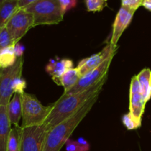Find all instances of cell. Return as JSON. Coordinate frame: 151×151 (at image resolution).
<instances>
[{
    "instance_id": "cell-1",
    "label": "cell",
    "mask_w": 151,
    "mask_h": 151,
    "mask_svg": "<svg viewBox=\"0 0 151 151\" xmlns=\"http://www.w3.org/2000/svg\"><path fill=\"white\" fill-rule=\"evenodd\" d=\"M107 75L103 79L83 91L74 94H63L52 104V109L44 124L47 131L60 124L65 119L78 111L88 100L97 94H100Z\"/></svg>"
},
{
    "instance_id": "cell-2",
    "label": "cell",
    "mask_w": 151,
    "mask_h": 151,
    "mask_svg": "<svg viewBox=\"0 0 151 151\" xmlns=\"http://www.w3.org/2000/svg\"><path fill=\"white\" fill-rule=\"evenodd\" d=\"M97 94L88 100L78 111L64 121L47 131L44 151H60L66 142L69 139L71 134L81 123V121L89 113L93 106L98 99Z\"/></svg>"
},
{
    "instance_id": "cell-3",
    "label": "cell",
    "mask_w": 151,
    "mask_h": 151,
    "mask_svg": "<svg viewBox=\"0 0 151 151\" xmlns=\"http://www.w3.org/2000/svg\"><path fill=\"white\" fill-rule=\"evenodd\" d=\"M24 9L33 15L34 27L57 24L64 16L59 0H38Z\"/></svg>"
},
{
    "instance_id": "cell-4",
    "label": "cell",
    "mask_w": 151,
    "mask_h": 151,
    "mask_svg": "<svg viewBox=\"0 0 151 151\" xmlns=\"http://www.w3.org/2000/svg\"><path fill=\"white\" fill-rule=\"evenodd\" d=\"M52 109V105L45 106L35 96L24 92L22 94V125L21 127L43 125Z\"/></svg>"
},
{
    "instance_id": "cell-5",
    "label": "cell",
    "mask_w": 151,
    "mask_h": 151,
    "mask_svg": "<svg viewBox=\"0 0 151 151\" xmlns=\"http://www.w3.org/2000/svg\"><path fill=\"white\" fill-rule=\"evenodd\" d=\"M23 56L17 58L16 63L11 66L1 69L0 72V106H7L14 94L13 86L17 78H22L23 69Z\"/></svg>"
},
{
    "instance_id": "cell-6",
    "label": "cell",
    "mask_w": 151,
    "mask_h": 151,
    "mask_svg": "<svg viewBox=\"0 0 151 151\" xmlns=\"http://www.w3.org/2000/svg\"><path fill=\"white\" fill-rule=\"evenodd\" d=\"M5 27L16 44L29 29L34 27V16L32 13L24 9H19L8 21Z\"/></svg>"
},
{
    "instance_id": "cell-7",
    "label": "cell",
    "mask_w": 151,
    "mask_h": 151,
    "mask_svg": "<svg viewBox=\"0 0 151 151\" xmlns=\"http://www.w3.org/2000/svg\"><path fill=\"white\" fill-rule=\"evenodd\" d=\"M47 134L44 125L22 127L21 151H44Z\"/></svg>"
},
{
    "instance_id": "cell-8",
    "label": "cell",
    "mask_w": 151,
    "mask_h": 151,
    "mask_svg": "<svg viewBox=\"0 0 151 151\" xmlns=\"http://www.w3.org/2000/svg\"><path fill=\"white\" fill-rule=\"evenodd\" d=\"M114 55V54L108 58L106 60H105L98 67L90 71L89 72L81 77L78 83L73 88H71L69 91L63 92V94L69 95V94H78V93L88 89L90 87L97 83L100 80L103 79L105 76L107 75L108 70H109Z\"/></svg>"
},
{
    "instance_id": "cell-9",
    "label": "cell",
    "mask_w": 151,
    "mask_h": 151,
    "mask_svg": "<svg viewBox=\"0 0 151 151\" xmlns=\"http://www.w3.org/2000/svg\"><path fill=\"white\" fill-rule=\"evenodd\" d=\"M146 103L147 102L140 90L137 76L135 75L131 79L130 86L129 113L139 125H142V117L144 114Z\"/></svg>"
},
{
    "instance_id": "cell-10",
    "label": "cell",
    "mask_w": 151,
    "mask_h": 151,
    "mask_svg": "<svg viewBox=\"0 0 151 151\" xmlns=\"http://www.w3.org/2000/svg\"><path fill=\"white\" fill-rule=\"evenodd\" d=\"M136 10L122 6L118 11L113 24L111 39L110 44L116 47L118 41L125 29L128 27L133 19Z\"/></svg>"
},
{
    "instance_id": "cell-11",
    "label": "cell",
    "mask_w": 151,
    "mask_h": 151,
    "mask_svg": "<svg viewBox=\"0 0 151 151\" xmlns=\"http://www.w3.org/2000/svg\"><path fill=\"white\" fill-rule=\"evenodd\" d=\"M116 50V47H114L111 44H109L100 52L81 60L78 66V69H79L81 75L83 76L84 75L89 72L90 71L98 67L105 60H106L108 58L114 54Z\"/></svg>"
},
{
    "instance_id": "cell-12",
    "label": "cell",
    "mask_w": 151,
    "mask_h": 151,
    "mask_svg": "<svg viewBox=\"0 0 151 151\" xmlns=\"http://www.w3.org/2000/svg\"><path fill=\"white\" fill-rule=\"evenodd\" d=\"M73 66V62L70 59H62L60 60H51L46 66V71L52 77L58 85L60 84V79L63 74Z\"/></svg>"
},
{
    "instance_id": "cell-13",
    "label": "cell",
    "mask_w": 151,
    "mask_h": 151,
    "mask_svg": "<svg viewBox=\"0 0 151 151\" xmlns=\"http://www.w3.org/2000/svg\"><path fill=\"white\" fill-rule=\"evenodd\" d=\"M10 120L7 114V106H0V151H7L10 137Z\"/></svg>"
},
{
    "instance_id": "cell-14",
    "label": "cell",
    "mask_w": 151,
    "mask_h": 151,
    "mask_svg": "<svg viewBox=\"0 0 151 151\" xmlns=\"http://www.w3.org/2000/svg\"><path fill=\"white\" fill-rule=\"evenodd\" d=\"M7 114L10 124L15 127L19 126V122L22 117V94L14 93L7 106Z\"/></svg>"
},
{
    "instance_id": "cell-15",
    "label": "cell",
    "mask_w": 151,
    "mask_h": 151,
    "mask_svg": "<svg viewBox=\"0 0 151 151\" xmlns=\"http://www.w3.org/2000/svg\"><path fill=\"white\" fill-rule=\"evenodd\" d=\"M19 9V0H5L0 4V29L6 26Z\"/></svg>"
},
{
    "instance_id": "cell-16",
    "label": "cell",
    "mask_w": 151,
    "mask_h": 151,
    "mask_svg": "<svg viewBox=\"0 0 151 151\" xmlns=\"http://www.w3.org/2000/svg\"><path fill=\"white\" fill-rule=\"evenodd\" d=\"M137 76L142 94L145 101H149L151 98V70L149 68L142 69Z\"/></svg>"
},
{
    "instance_id": "cell-17",
    "label": "cell",
    "mask_w": 151,
    "mask_h": 151,
    "mask_svg": "<svg viewBox=\"0 0 151 151\" xmlns=\"http://www.w3.org/2000/svg\"><path fill=\"white\" fill-rule=\"evenodd\" d=\"M82 75L78 67L72 68V69H68L60 78L59 85L63 86L64 88V92H66L78 83Z\"/></svg>"
},
{
    "instance_id": "cell-18",
    "label": "cell",
    "mask_w": 151,
    "mask_h": 151,
    "mask_svg": "<svg viewBox=\"0 0 151 151\" xmlns=\"http://www.w3.org/2000/svg\"><path fill=\"white\" fill-rule=\"evenodd\" d=\"M15 46L2 48L0 50V66L1 69L11 66L16 63V55L14 50Z\"/></svg>"
},
{
    "instance_id": "cell-19",
    "label": "cell",
    "mask_w": 151,
    "mask_h": 151,
    "mask_svg": "<svg viewBox=\"0 0 151 151\" xmlns=\"http://www.w3.org/2000/svg\"><path fill=\"white\" fill-rule=\"evenodd\" d=\"M21 132L22 127L16 126L12 128L7 151H21Z\"/></svg>"
},
{
    "instance_id": "cell-20",
    "label": "cell",
    "mask_w": 151,
    "mask_h": 151,
    "mask_svg": "<svg viewBox=\"0 0 151 151\" xmlns=\"http://www.w3.org/2000/svg\"><path fill=\"white\" fill-rule=\"evenodd\" d=\"M85 3L88 12H98L107 5V0H85Z\"/></svg>"
},
{
    "instance_id": "cell-21",
    "label": "cell",
    "mask_w": 151,
    "mask_h": 151,
    "mask_svg": "<svg viewBox=\"0 0 151 151\" xmlns=\"http://www.w3.org/2000/svg\"><path fill=\"white\" fill-rule=\"evenodd\" d=\"M15 45L16 44L10 37L6 27L0 29V47H1V49Z\"/></svg>"
},
{
    "instance_id": "cell-22",
    "label": "cell",
    "mask_w": 151,
    "mask_h": 151,
    "mask_svg": "<svg viewBox=\"0 0 151 151\" xmlns=\"http://www.w3.org/2000/svg\"><path fill=\"white\" fill-rule=\"evenodd\" d=\"M90 149V145H83L78 141L69 139L66 143V151H88Z\"/></svg>"
},
{
    "instance_id": "cell-23",
    "label": "cell",
    "mask_w": 151,
    "mask_h": 151,
    "mask_svg": "<svg viewBox=\"0 0 151 151\" xmlns=\"http://www.w3.org/2000/svg\"><path fill=\"white\" fill-rule=\"evenodd\" d=\"M122 120L123 125L126 127L128 130H135L141 126L136 122V120L133 118L130 113L123 115Z\"/></svg>"
},
{
    "instance_id": "cell-24",
    "label": "cell",
    "mask_w": 151,
    "mask_h": 151,
    "mask_svg": "<svg viewBox=\"0 0 151 151\" xmlns=\"http://www.w3.org/2000/svg\"><path fill=\"white\" fill-rule=\"evenodd\" d=\"M26 88V82L22 78H19L14 81L13 89L14 93H19L23 94L24 93V88Z\"/></svg>"
},
{
    "instance_id": "cell-25",
    "label": "cell",
    "mask_w": 151,
    "mask_h": 151,
    "mask_svg": "<svg viewBox=\"0 0 151 151\" xmlns=\"http://www.w3.org/2000/svg\"><path fill=\"white\" fill-rule=\"evenodd\" d=\"M143 1L144 0H122V6L137 10L140 6L142 5Z\"/></svg>"
},
{
    "instance_id": "cell-26",
    "label": "cell",
    "mask_w": 151,
    "mask_h": 151,
    "mask_svg": "<svg viewBox=\"0 0 151 151\" xmlns=\"http://www.w3.org/2000/svg\"><path fill=\"white\" fill-rule=\"evenodd\" d=\"M59 2L61 6L62 10L65 14V13H66L68 10L76 6L77 0H59Z\"/></svg>"
},
{
    "instance_id": "cell-27",
    "label": "cell",
    "mask_w": 151,
    "mask_h": 151,
    "mask_svg": "<svg viewBox=\"0 0 151 151\" xmlns=\"http://www.w3.org/2000/svg\"><path fill=\"white\" fill-rule=\"evenodd\" d=\"M15 50V53H16V55L17 58H20L23 56L24 51V47L22 44H20L19 43H17V44L15 45L14 47Z\"/></svg>"
},
{
    "instance_id": "cell-28",
    "label": "cell",
    "mask_w": 151,
    "mask_h": 151,
    "mask_svg": "<svg viewBox=\"0 0 151 151\" xmlns=\"http://www.w3.org/2000/svg\"><path fill=\"white\" fill-rule=\"evenodd\" d=\"M38 0H19V9H24Z\"/></svg>"
},
{
    "instance_id": "cell-29",
    "label": "cell",
    "mask_w": 151,
    "mask_h": 151,
    "mask_svg": "<svg viewBox=\"0 0 151 151\" xmlns=\"http://www.w3.org/2000/svg\"><path fill=\"white\" fill-rule=\"evenodd\" d=\"M142 6H144L146 9L151 11V1L150 0H144Z\"/></svg>"
},
{
    "instance_id": "cell-30",
    "label": "cell",
    "mask_w": 151,
    "mask_h": 151,
    "mask_svg": "<svg viewBox=\"0 0 151 151\" xmlns=\"http://www.w3.org/2000/svg\"><path fill=\"white\" fill-rule=\"evenodd\" d=\"M4 1H5V0H0V4H1V3L4 2Z\"/></svg>"
},
{
    "instance_id": "cell-31",
    "label": "cell",
    "mask_w": 151,
    "mask_h": 151,
    "mask_svg": "<svg viewBox=\"0 0 151 151\" xmlns=\"http://www.w3.org/2000/svg\"><path fill=\"white\" fill-rule=\"evenodd\" d=\"M150 1H151V0H150Z\"/></svg>"
}]
</instances>
